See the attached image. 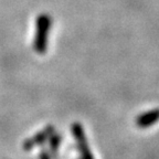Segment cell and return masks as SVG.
I'll return each mask as SVG.
<instances>
[{"instance_id":"cell-1","label":"cell","mask_w":159,"mask_h":159,"mask_svg":"<svg viewBox=\"0 0 159 159\" xmlns=\"http://www.w3.org/2000/svg\"><path fill=\"white\" fill-rule=\"evenodd\" d=\"M50 28H51V17L47 13L40 15L37 18L35 33L33 39V49L39 54H44L48 49Z\"/></svg>"},{"instance_id":"cell-2","label":"cell","mask_w":159,"mask_h":159,"mask_svg":"<svg viewBox=\"0 0 159 159\" xmlns=\"http://www.w3.org/2000/svg\"><path fill=\"white\" fill-rule=\"evenodd\" d=\"M72 133L73 136L75 138V142L79 147L80 154H81V159H94L91 149L87 144L86 137H85L84 129H83L82 125L80 123H74L72 125Z\"/></svg>"},{"instance_id":"cell-3","label":"cell","mask_w":159,"mask_h":159,"mask_svg":"<svg viewBox=\"0 0 159 159\" xmlns=\"http://www.w3.org/2000/svg\"><path fill=\"white\" fill-rule=\"evenodd\" d=\"M53 132H54V128L52 126H48L47 128L42 129L41 132H39L34 136H32L31 138L28 139V140H25V144H23V148L25 150H30V149L34 148V147L40 146L45 140L51 138V136L53 135Z\"/></svg>"},{"instance_id":"cell-4","label":"cell","mask_w":159,"mask_h":159,"mask_svg":"<svg viewBox=\"0 0 159 159\" xmlns=\"http://www.w3.org/2000/svg\"><path fill=\"white\" fill-rule=\"evenodd\" d=\"M159 120V109H152L148 112L143 113L142 115H139L136 119V125L139 128H147L150 127Z\"/></svg>"},{"instance_id":"cell-5","label":"cell","mask_w":159,"mask_h":159,"mask_svg":"<svg viewBox=\"0 0 159 159\" xmlns=\"http://www.w3.org/2000/svg\"><path fill=\"white\" fill-rule=\"evenodd\" d=\"M59 144H60V137L57 135L53 134L51 136V148L55 150L57 148V146H59Z\"/></svg>"},{"instance_id":"cell-6","label":"cell","mask_w":159,"mask_h":159,"mask_svg":"<svg viewBox=\"0 0 159 159\" xmlns=\"http://www.w3.org/2000/svg\"><path fill=\"white\" fill-rule=\"evenodd\" d=\"M40 159H50V156L47 154V152H42L41 156H40Z\"/></svg>"}]
</instances>
